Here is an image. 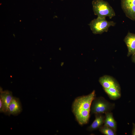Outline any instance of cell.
Segmentation results:
<instances>
[{"label": "cell", "mask_w": 135, "mask_h": 135, "mask_svg": "<svg viewBox=\"0 0 135 135\" xmlns=\"http://www.w3.org/2000/svg\"><path fill=\"white\" fill-rule=\"evenodd\" d=\"M96 96L95 91L94 90L88 95L77 97L73 101L72 111L80 125H83L88 122L91 104Z\"/></svg>", "instance_id": "cell-1"}, {"label": "cell", "mask_w": 135, "mask_h": 135, "mask_svg": "<svg viewBox=\"0 0 135 135\" xmlns=\"http://www.w3.org/2000/svg\"><path fill=\"white\" fill-rule=\"evenodd\" d=\"M94 14L97 17L112 18L116 16L112 7L106 1L104 0H93L92 3Z\"/></svg>", "instance_id": "cell-2"}, {"label": "cell", "mask_w": 135, "mask_h": 135, "mask_svg": "<svg viewBox=\"0 0 135 135\" xmlns=\"http://www.w3.org/2000/svg\"><path fill=\"white\" fill-rule=\"evenodd\" d=\"M114 106V104L110 102L103 97H95L92 102L90 112L95 114H105L110 112Z\"/></svg>", "instance_id": "cell-3"}, {"label": "cell", "mask_w": 135, "mask_h": 135, "mask_svg": "<svg viewBox=\"0 0 135 135\" xmlns=\"http://www.w3.org/2000/svg\"><path fill=\"white\" fill-rule=\"evenodd\" d=\"M116 23L113 21H108L106 18L97 17L92 20L88 24L92 33L94 34H101L108 31L109 28L114 26Z\"/></svg>", "instance_id": "cell-4"}, {"label": "cell", "mask_w": 135, "mask_h": 135, "mask_svg": "<svg viewBox=\"0 0 135 135\" xmlns=\"http://www.w3.org/2000/svg\"><path fill=\"white\" fill-rule=\"evenodd\" d=\"M121 4L126 17L135 21V0H121Z\"/></svg>", "instance_id": "cell-5"}, {"label": "cell", "mask_w": 135, "mask_h": 135, "mask_svg": "<svg viewBox=\"0 0 135 135\" xmlns=\"http://www.w3.org/2000/svg\"><path fill=\"white\" fill-rule=\"evenodd\" d=\"M0 88V99L2 106L3 112L8 114V107L13 97L11 92L8 90L3 91Z\"/></svg>", "instance_id": "cell-6"}, {"label": "cell", "mask_w": 135, "mask_h": 135, "mask_svg": "<svg viewBox=\"0 0 135 135\" xmlns=\"http://www.w3.org/2000/svg\"><path fill=\"white\" fill-rule=\"evenodd\" d=\"M124 41L128 49L127 56L135 53V34L128 32Z\"/></svg>", "instance_id": "cell-7"}, {"label": "cell", "mask_w": 135, "mask_h": 135, "mask_svg": "<svg viewBox=\"0 0 135 135\" xmlns=\"http://www.w3.org/2000/svg\"><path fill=\"white\" fill-rule=\"evenodd\" d=\"M99 82L104 89L120 86L118 83L113 78L109 76L104 75L100 77Z\"/></svg>", "instance_id": "cell-8"}, {"label": "cell", "mask_w": 135, "mask_h": 135, "mask_svg": "<svg viewBox=\"0 0 135 135\" xmlns=\"http://www.w3.org/2000/svg\"><path fill=\"white\" fill-rule=\"evenodd\" d=\"M8 115H16L22 110L21 104L19 99L13 97L8 107Z\"/></svg>", "instance_id": "cell-9"}, {"label": "cell", "mask_w": 135, "mask_h": 135, "mask_svg": "<svg viewBox=\"0 0 135 135\" xmlns=\"http://www.w3.org/2000/svg\"><path fill=\"white\" fill-rule=\"evenodd\" d=\"M105 116L101 114H95V119L87 130L92 131L99 129L104 124Z\"/></svg>", "instance_id": "cell-10"}, {"label": "cell", "mask_w": 135, "mask_h": 135, "mask_svg": "<svg viewBox=\"0 0 135 135\" xmlns=\"http://www.w3.org/2000/svg\"><path fill=\"white\" fill-rule=\"evenodd\" d=\"M110 98L113 100H117L120 97V86L114 87L104 89Z\"/></svg>", "instance_id": "cell-11"}, {"label": "cell", "mask_w": 135, "mask_h": 135, "mask_svg": "<svg viewBox=\"0 0 135 135\" xmlns=\"http://www.w3.org/2000/svg\"><path fill=\"white\" fill-rule=\"evenodd\" d=\"M105 114L104 124L112 128L116 131L117 128L116 122L113 117L112 113L109 112Z\"/></svg>", "instance_id": "cell-12"}, {"label": "cell", "mask_w": 135, "mask_h": 135, "mask_svg": "<svg viewBox=\"0 0 135 135\" xmlns=\"http://www.w3.org/2000/svg\"><path fill=\"white\" fill-rule=\"evenodd\" d=\"M99 131L105 135H116V131L112 128L104 125H103L99 129Z\"/></svg>", "instance_id": "cell-13"}, {"label": "cell", "mask_w": 135, "mask_h": 135, "mask_svg": "<svg viewBox=\"0 0 135 135\" xmlns=\"http://www.w3.org/2000/svg\"><path fill=\"white\" fill-rule=\"evenodd\" d=\"M132 134L135 135V124L132 123Z\"/></svg>", "instance_id": "cell-14"}, {"label": "cell", "mask_w": 135, "mask_h": 135, "mask_svg": "<svg viewBox=\"0 0 135 135\" xmlns=\"http://www.w3.org/2000/svg\"><path fill=\"white\" fill-rule=\"evenodd\" d=\"M132 61L135 63V53L132 55Z\"/></svg>", "instance_id": "cell-15"}]
</instances>
